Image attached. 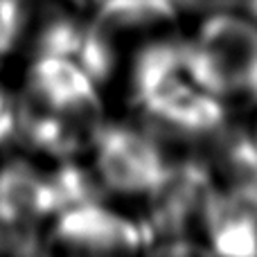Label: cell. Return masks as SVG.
I'll return each mask as SVG.
<instances>
[{"instance_id": "6da1fadb", "label": "cell", "mask_w": 257, "mask_h": 257, "mask_svg": "<svg viewBox=\"0 0 257 257\" xmlns=\"http://www.w3.org/2000/svg\"><path fill=\"white\" fill-rule=\"evenodd\" d=\"M131 95L149 128L163 138L199 140L226 126L221 99L192 77L185 41L147 43L131 68Z\"/></svg>"}, {"instance_id": "7a4b0ae2", "label": "cell", "mask_w": 257, "mask_h": 257, "mask_svg": "<svg viewBox=\"0 0 257 257\" xmlns=\"http://www.w3.org/2000/svg\"><path fill=\"white\" fill-rule=\"evenodd\" d=\"M185 50L192 77L214 97L257 95V21L246 12L208 14Z\"/></svg>"}, {"instance_id": "3957f363", "label": "cell", "mask_w": 257, "mask_h": 257, "mask_svg": "<svg viewBox=\"0 0 257 257\" xmlns=\"http://www.w3.org/2000/svg\"><path fill=\"white\" fill-rule=\"evenodd\" d=\"M90 145L99 185L124 196H149L174 163L151 128L102 124Z\"/></svg>"}, {"instance_id": "277c9868", "label": "cell", "mask_w": 257, "mask_h": 257, "mask_svg": "<svg viewBox=\"0 0 257 257\" xmlns=\"http://www.w3.org/2000/svg\"><path fill=\"white\" fill-rule=\"evenodd\" d=\"M217 190L208 165L196 160H174L149 199L147 237L165 241L160 250L174 253L176 244L190 246L192 232L203 230L210 201Z\"/></svg>"}, {"instance_id": "5b68a950", "label": "cell", "mask_w": 257, "mask_h": 257, "mask_svg": "<svg viewBox=\"0 0 257 257\" xmlns=\"http://www.w3.org/2000/svg\"><path fill=\"white\" fill-rule=\"evenodd\" d=\"M97 81L75 61L54 54H36L27 75V95L57 111L93 142L102 126Z\"/></svg>"}, {"instance_id": "8992f818", "label": "cell", "mask_w": 257, "mask_h": 257, "mask_svg": "<svg viewBox=\"0 0 257 257\" xmlns=\"http://www.w3.org/2000/svg\"><path fill=\"white\" fill-rule=\"evenodd\" d=\"M54 241L81 255H128L149 241L145 226L99 199L66 208L54 217Z\"/></svg>"}, {"instance_id": "52a82bcc", "label": "cell", "mask_w": 257, "mask_h": 257, "mask_svg": "<svg viewBox=\"0 0 257 257\" xmlns=\"http://www.w3.org/2000/svg\"><path fill=\"white\" fill-rule=\"evenodd\" d=\"M36 54H54L75 61L97 84L113 75L117 63L115 39L90 18L84 21L68 12H57L41 25L36 36Z\"/></svg>"}, {"instance_id": "ba28073f", "label": "cell", "mask_w": 257, "mask_h": 257, "mask_svg": "<svg viewBox=\"0 0 257 257\" xmlns=\"http://www.w3.org/2000/svg\"><path fill=\"white\" fill-rule=\"evenodd\" d=\"M61 212V196L54 172L36 167L23 158L0 167V217L18 226L34 228Z\"/></svg>"}, {"instance_id": "9c48e42d", "label": "cell", "mask_w": 257, "mask_h": 257, "mask_svg": "<svg viewBox=\"0 0 257 257\" xmlns=\"http://www.w3.org/2000/svg\"><path fill=\"white\" fill-rule=\"evenodd\" d=\"M203 232L219 255H257V187L217 185Z\"/></svg>"}, {"instance_id": "30bf717a", "label": "cell", "mask_w": 257, "mask_h": 257, "mask_svg": "<svg viewBox=\"0 0 257 257\" xmlns=\"http://www.w3.org/2000/svg\"><path fill=\"white\" fill-rule=\"evenodd\" d=\"M178 12L174 0H99L95 3L93 21L111 39L120 41L160 32L176 21Z\"/></svg>"}, {"instance_id": "8fae6325", "label": "cell", "mask_w": 257, "mask_h": 257, "mask_svg": "<svg viewBox=\"0 0 257 257\" xmlns=\"http://www.w3.org/2000/svg\"><path fill=\"white\" fill-rule=\"evenodd\" d=\"M43 250L39 230L0 217V255H36Z\"/></svg>"}, {"instance_id": "7c38bea8", "label": "cell", "mask_w": 257, "mask_h": 257, "mask_svg": "<svg viewBox=\"0 0 257 257\" xmlns=\"http://www.w3.org/2000/svg\"><path fill=\"white\" fill-rule=\"evenodd\" d=\"M23 32L21 0H0V61L14 50Z\"/></svg>"}, {"instance_id": "4fadbf2b", "label": "cell", "mask_w": 257, "mask_h": 257, "mask_svg": "<svg viewBox=\"0 0 257 257\" xmlns=\"http://www.w3.org/2000/svg\"><path fill=\"white\" fill-rule=\"evenodd\" d=\"M18 122V104L9 97L5 88H0V145L7 142L12 136H16Z\"/></svg>"}, {"instance_id": "5bb4252c", "label": "cell", "mask_w": 257, "mask_h": 257, "mask_svg": "<svg viewBox=\"0 0 257 257\" xmlns=\"http://www.w3.org/2000/svg\"><path fill=\"white\" fill-rule=\"evenodd\" d=\"M90 3H99V0H90Z\"/></svg>"}]
</instances>
